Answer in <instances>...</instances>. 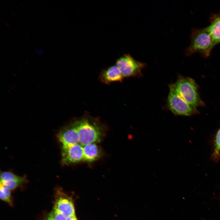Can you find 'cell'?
<instances>
[{"label": "cell", "instance_id": "cell-1", "mask_svg": "<svg viewBox=\"0 0 220 220\" xmlns=\"http://www.w3.org/2000/svg\"><path fill=\"white\" fill-rule=\"evenodd\" d=\"M79 136V144L82 146L99 142L104 134L105 127L98 118L85 115L74 121Z\"/></svg>", "mask_w": 220, "mask_h": 220}, {"label": "cell", "instance_id": "cell-2", "mask_svg": "<svg viewBox=\"0 0 220 220\" xmlns=\"http://www.w3.org/2000/svg\"><path fill=\"white\" fill-rule=\"evenodd\" d=\"M215 45L206 28L194 29L191 34V44L186 49V53L190 55L198 52L207 57Z\"/></svg>", "mask_w": 220, "mask_h": 220}, {"label": "cell", "instance_id": "cell-3", "mask_svg": "<svg viewBox=\"0 0 220 220\" xmlns=\"http://www.w3.org/2000/svg\"><path fill=\"white\" fill-rule=\"evenodd\" d=\"M173 85L180 96L189 105L195 107L202 105L197 85L192 79L180 76Z\"/></svg>", "mask_w": 220, "mask_h": 220}, {"label": "cell", "instance_id": "cell-4", "mask_svg": "<svg viewBox=\"0 0 220 220\" xmlns=\"http://www.w3.org/2000/svg\"><path fill=\"white\" fill-rule=\"evenodd\" d=\"M168 107L175 115L190 116L197 112L196 107L186 102L175 90L173 84L169 86Z\"/></svg>", "mask_w": 220, "mask_h": 220}, {"label": "cell", "instance_id": "cell-5", "mask_svg": "<svg viewBox=\"0 0 220 220\" xmlns=\"http://www.w3.org/2000/svg\"><path fill=\"white\" fill-rule=\"evenodd\" d=\"M116 65L124 77L140 75L145 66L144 63L136 61L129 54H124L119 58Z\"/></svg>", "mask_w": 220, "mask_h": 220}, {"label": "cell", "instance_id": "cell-6", "mask_svg": "<svg viewBox=\"0 0 220 220\" xmlns=\"http://www.w3.org/2000/svg\"><path fill=\"white\" fill-rule=\"evenodd\" d=\"M61 162L63 164L78 163L83 160V146L79 144L62 147Z\"/></svg>", "mask_w": 220, "mask_h": 220}, {"label": "cell", "instance_id": "cell-7", "mask_svg": "<svg viewBox=\"0 0 220 220\" xmlns=\"http://www.w3.org/2000/svg\"><path fill=\"white\" fill-rule=\"evenodd\" d=\"M58 138L62 144V147L79 144V135L74 122L61 130L58 135Z\"/></svg>", "mask_w": 220, "mask_h": 220}, {"label": "cell", "instance_id": "cell-8", "mask_svg": "<svg viewBox=\"0 0 220 220\" xmlns=\"http://www.w3.org/2000/svg\"><path fill=\"white\" fill-rule=\"evenodd\" d=\"M60 193L56 199L54 208L66 217L75 215V207L72 198L63 193Z\"/></svg>", "mask_w": 220, "mask_h": 220}, {"label": "cell", "instance_id": "cell-9", "mask_svg": "<svg viewBox=\"0 0 220 220\" xmlns=\"http://www.w3.org/2000/svg\"><path fill=\"white\" fill-rule=\"evenodd\" d=\"M123 78L116 65L102 70L99 76V79L101 82L107 85L112 82H122Z\"/></svg>", "mask_w": 220, "mask_h": 220}, {"label": "cell", "instance_id": "cell-10", "mask_svg": "<svg viewBox=\"0 0 220 220\" xmlns=\"http://www.w3.org/2000/svg\"><path fill=\"white\" fill-rule=\"evenodd\" d=\"M83 160L88 162L94 161L101 156V152L95 143L88 144L83 146Z\"/></svg>", "mask_w": 220, "mask_h": 220}, {"label": "cell", "instance_id": "cell-11", "mask_svg": "<svg viewBox=\"0 0 220 220\" xmlns=\"http://www.w3.org/2000/svg\"><path fill=\"white\" fill-rule=\"evenodd\" d=\"M206 28L215 45L220 43V14L212 17L210 24Z\"/></svg>", "mask_w": 220, "mask_h": 220}, {"label": "cell", "instance_id": "cell-12", "mask_svg": "<svg viewBox=\"0 0 220 220\" xmlns=\"http://www.w3.org/2000/svg\"><path fill=\"white\" fill-rule=\"evenodd\" d=\"M0 197L1 200L7 202L10 205H12L10 190L0 184Z\"/></svg>", "mask_w": 220, "mask_h": 220}, {"label": "cell", "instance_id": "cell-13", "mask_svg": "<svg viewBox=\"0 0 220 220\" xmlns=\"http://www.w3.org/2000/svg\"><path fill=\"white\" fill-rule=\"evenodd\" d=\"M24 177L18 176L9 171L2 172L0 176V182H9L21 179Z\"/></svg>", "mask_w": 220, "mask_h": 220}, {"label": "cell", "instance_id": "cell-14", "mask_svg": "<svg viewBox=\"0 0 220 220\" xmlns=\"http://www.w3.org/2000/svg\"><path fill=\"white\" fill-rule=\"evenodd\" d=\"M25 180L26 179L24 178L19 180L0 182V184L10 190H13L21 185L25 181Z\"/></svg>", "mask_w": 220, "mask_h": 220}, {"label": "cell", "instance_id": "cell-15", "mask_svg": "<svg viewBox=\"0 0 220 220\" xmlns=\"http://www.w3.org/2000/svg\"><path fill=\"white\" fill-rule=\"evenodd\" d=\"M215 149L214 155L218 157L220 156V128L218 131L215 137Z\"/></svg>", "mask_w": 220, "mask_h": 220}, {"label": "cell", "instance_id": "cell-16", "mask_svg": "<svg viewBox=\"0 0 220 220\" xmlns=\"http://www.w3.org/2000/svg\"><path fill=\"white\" fill-rule=\"evenodd\" d=\"M53 217L54 220H65L66 216L56 209L53 208Z\"/></svg>", "mask_w": 220, "mask_h": 220}, {"label": "cell", "instance_id": "cell-17", "mask_svg": "<svg viewBox=\"0 0 220 220\" xmlns=\"http://www.w3.org/2000/svg\"><path fill=\"white\" fill-rule=\"evenodd\" d=\"M46 220H54L53 217V210L51 211L48 215Z\"/></svg>", "mask_w": 220, "mask_h": 220}, {"label": "cell", "instance_id": "cell-18", "mask_svg": "<svg viewBox=\"0 0 220 220\" xmlns=\"http://www.w3.org/2000/svg\"><path fill=\"white\" fill-rule=\"evenodd\" d=\"M65 220H77L75 215L66 217Z\"/></svg>", "mask_w": 220, "mask_h": 220}, {"label": "cell", "instance_id": "cell-19", "mask_svg": "<svg viewBox=\"0 0 220 220\" xmlns=\"http://www.w3.org/2000/svg\"><path fill=\"white\" fill-rule=\"evenodd\" d=\"M35 52L38 55H42L43 53V51L42 49L38 50L36 49L35 50Z\"/></svg>", "mask_w": 220, "mask_h": 220}]
</instances>
